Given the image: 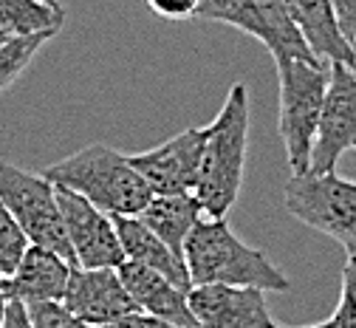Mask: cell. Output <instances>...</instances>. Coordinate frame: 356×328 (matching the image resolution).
<instances>
[{
    "label": "cell",
    "instance_id": "1",
    "mask_svg": "<svg viewBox=\"0 0 356 328\" xmlns=\"http://www.w3.org/2000/svg\"><path fill=\"white\" fill-rule=\"evenodd\" d=\"M249 150V88L232 82L224 105L212 125H207V142L195 178V198L209 218H227L243 190Z\"/></svg>",
    "mask_w": 356,
    "mask_h": 328
},
{
    "label": "cell",
    "instance_id": "2",
    "mask_svg": "<svg viewBox=\"0 0 356 328\" xmlns=\"http://www.w3.org/2000/svg\"><path fill=\"white\" fill-rule=\"evenodd\" d=\"M184 263L193 286L229 283L263 292H289L291 280L269 255L243 244L227 218H201L184 241Z\"/></svg>",
    "mask_w": 356,
    "mask_h": 328
},
{
    "label": "cell",
    "instance_id": "3",
    "mask_svg": "<svg viewBox=\"0 0 356 328\" xmlns=\"http://www.w3.org/2000/svg\"><path fill=\"white\" fill-rule=\"evenodd\" d=\"M51 184L85 196L108 215H139L150 198L153 187L130 164V156L113 150L105 142L85 145L42 170Z\"/></svg>",
    "mask_w": 356,
    "mask_h": 328
},
{
    "label": "cell",
    "instance_id": "4",
    "mask_svg": "<svg viewBox=\"0 0 356 328\" xmlns=\"http://www.w3.org/2000/svg\"><path fill=\"white\" fill-rule=\"evenodd\" d=\"M280 77V119L277 130L291 173L311 170V148L331 82V63L320 57H275Z\"/></svg>",
    "mask_w": 356,
    "mask_h": 328
},
{
    "label": "cell",
    "instance_id": "5",
    "mask_svg": "<svg viewBox=\"0 0 356 328\" xmlns=\"http://www.w3.org/2000/svg\"><path fill=\"white\" fill-rule=\"evenodd\" d=\"M283 204L291 218L334 238L356 255V181L334 173H291L283 187Z\"/></svg>",
    "mask_w": 356,
    "mask_h": 328
},
{
    "label": "cell",
    "instance_id": "6",
    "mask_svg": "<svg viewBox=\"0 0 356 328\" xmlns=\"http://www.w3.org/2000/svg\"><path fill=\"white\" fill-rule=\"evenodd\" d=\"M0 201L17 218L34 247L60 252L74 263L71 244L65 235V221L57 201V184L42 173L23 170L12 162H0Z\"/></svg>",
    "mask_w": 356,
    "mask_h": 328
},
{
    "label": "cell",
    "instance_id": "7",
    "mask_svg": "<svg viewBox=\"0 0 356 328\" xmlns=\"http://www.w3.org/2000/svg\"><path fill=\"white\" fill-rule=\"evenodd\" d=\"M195 17L246 31L260 40L272 57H317L280 0H201Z\"/></svg>",
    "mask_w": 356,
    "mask_h": 328
},
{
    "label": "cell",
    "instance_id": "8",
    "mask_svg": "<svg viewBox=\"0 0 356 328\" xmlns=\"http://www.w3.org/2000/svg\"><path fill=\"white\" fill-rule=\"evenodd\" d=\"M57 201L65 221L74 263L85 269H119L124 263V252L113 215L91 204L85 196L65 190V187H57Z\"/></svg>",
    "mask_w": 356,
    "mask_h": 328
},
{
    "label": "cell",
    "instance_id": "9",
    "mask_svg": "<svg viewBox=\"0 0 356 328\" xmlns=\"http://www.w3.org/2000/svg\"><path fill=\"white\" fill-rule=\"evenodd\" d=\"M356 148V68L331 63V82L311 148V173H334L345 150Z\"/></svg>",
    "mask_w": 356,
    "mask_h": 328
},
{
    "label": "cell",
    "instance_id": "10",
    "mask_svg": "<svg viewBox=\"0 0 356 328\" xmlns=\"http://www.w3.org/2000/svg\"><path fill=\"white\" fill-rule=\"evenodd\" d=\"M204 142L207 127H187L167 142L130 156V164L142 173L153 193H193Z\"/></svg>",
    "mask_w": 356,
    "mask_h": 328
},
{
    "label": "cell",
    "instance_id": "11",
    "mask_svg": "<svg viewBox=\"0 0 356 328\" xmlns=\"http://www.w3.org/2000/svg\"><path fill=\"white\" fill-rule=\"evenodd\" d=\"M198 328H275L266 292L254 286L201 283L187 292Z\"/></svg>",
    "mask_w": 356,
    "mask_h": 328
},
{
    "label": "cell",
    "instance_id": "12",
    "mask_svg": "<svg viewBox=\"0 0 356 328\" xmlns=\"http://www.w3.org/2000/svg\"><path fill=\"white\" fill-rule=\"evenodd\" d=\"M63 306L91 328H105L130 311H139L116 269H85L76 263L71 266Z\"/></svg>",
    "mask_w": 356,
    "mask_h": 328
},
{
    "label": "cell",
    "instance_id": "13",
    "mask_svg": "<svg viewBox=\"0 0 356 328\" xmlns=\"http://www.w3.org/2000/svg\"><path fill=\"white\" fill-rule=\"evenodd\" d=\"M116 272L122 277L127 295L133 297V303L139 306V311H147L153 317L187 325V328H198L190 300H187V292L181 286H175L170 277H164L142 263H133V260H124Z\"/></svg>",
    "mask_w": 356,
    "mask_h": 328
},
{
    "label": "cell",
    "instance_id": "14",
    "mask_svg": "<svg viewBox=\"0 0 356 328\" xmlns=\"http://www.w3.org/2000/svg\"><path fill=\"white\" fill-rule=\"evenodd\" d=\"M71 260L60 252L46 247H29L20 266L9 274V297L20 303H40V300H60L65 297Z\"/></svg>",
    "mask_w": 356,
    "mask_h": 328
},
{
    "label": "cell",
    "instance_id": "15",
    "mask_svg": "<svg viewBox=\"0 0 356 328\" xmlns=\"http://www.w3.org/2000/svg\"><path fill=\"white\" fill-rule=\"evenodd\" d=\"M113 224H116V232H119V244H122L124 260L142 263V266L170 277L172 283L181 286L184 292L193 289V280H190L184 258L175 255L139 215H113Z\"/></svg>",
    "mask_w": 356,
    "mask_h": 328
},
{
    "label": "cell",
    "instance_id": "16",
    "mask_svg": "<svg viewBox=\"0 0 356 328\" xmlns=\"http://www.w3.org/2000/svg\"><path fill=\"white\" fill-rule=\"evenodd\" d=\"M280 3L289 12V17L294 20V26L302 31L305 42L311 45V52H314L320 60L348 63V65L356 63L348 40L339 31L331 0H280Z\"/></svg>",
    "mask_w": 356,
    "mask_h": 328
},
{
    "label": "cell",
    "instance_id": "17",
    "mask_svg": "<svg viewBox=\"0 0 356 328\" xmlns=\"http://www.w3.org/2000/svg\"><path fill=\"white\" fill-rule=\"evenodd\" d=\"M139 218L175 255L184 258V241L193 226L204 218V207L195 193H153L150 204L139 212Z\"/></svg>",
    "mask_w": 356,
    "mask_h": 328
},
{
    "label": "cell",
    "instance_id": "18",
    "mask_svg": "<svg viewBox=\"0 0 356 328\" xmlns=\"http://www.w3.org/2000/svg\"><path fill=\"white\" fill-rule=\"evenodd\" d=\"M65 26L63 3L49 0H0V31L6 37L57 34Z\"/></svg>",
    "mask_w": 356,
    "mask_h": 328
},
{
    "label": "cell",
    "instance_id": "19",
    "mask_svg": "<svg viewBox=\"0 0 356 328\" xmlns=\"http://www.w3.org/2000/svg\"><path fill=\"white\" fill-rule=\"evenodd\" d=\"M54 34H31V37H9L0 42V93H6L20 74L31 65L37 52L51 40Z\"/></svg>",
    "mask_w": 356,
    "mask_h": 328
},
{
    "label": "cell",
    "instance_id": "20",
    "mask_svg": "<svg viewBox=\"0 0 356 328\" xmlns=\"http://www.w3.org/2000/svg\"><path fill=\"white\" fill-rule=\"evenodd\" d=\"M29 247H31V241L23 232V226L9 212V207L0 201V272L9 277L20 266V260H23Z\"/></svg>",
    "mask_w": 356,
    "mask_h": 328
},
{
    "label": "cell",
    "instance_id": "21",
    "mask_svg": "<svg viewBox=\"0 0 356 328\" xmlns=\"http://www.w3.org/2000/svg\"><path fill=\"white\" fill-rule=\"evenodd\" d=\"M26 311H29L34 328H91L88 322H82L74 311H68L60 300L26 303Z\"/></svg>",
    "mask_w": 356,
    "mask_h": 328
},
{
    "label": "cell",
    "instance_id": "22",
    "mask_svg": "<svg viewBox=\"0 0 356 328\" xmlns=\"http://www.w3.org/2000/svg\"><path fill=\"white\" fill-rule=\"evenodd\" d=\"M331 320L337 322V328H356V255H348L342 266L339 303Z\"/></svg>",
    "mask_w": 356,
    "mask_h": 328
},
{
    "label": "cell",
    "instance_id": "23",
    "mask_svg": "<svg viewBox=\"0 0 356 328\" xmlns=\"http://www.w3.org/2000/svg\"><path fill=\"white\" fill-rule=\"evenodd\" d=\"M201 0H147L153 15L164 20H193Z\"/></svg>",
    "mask_w": 356,
    "mask_h": 328
},
{
    "label": "cell",
    "instance_id": "24",
    "mask_svg": "<svg viewBox=\"0 0 356 328\" xmlns=\"http://www.w3.org/2000/svg\"><path fill=\"white\" fill-rule=\"evenodd\" d=\"M331 6H334V15H337V23H339V31L348 40L350 52L356 57V0H331Z\"/></svg>",
    "mask_w": 356,
    "mask_h": 328
},
{
    "label": "cell",
    "instance_id": "25",
    "mask_svg": "<svg viewBox=\"0 0 356 328\" xmlns=\"http://www.w3.org/2000/svg\"><path fill=\"white\" fill-rule=\"evenodd\" d=\"M105 328H187V325H178V322L153 317V314H147V311H130V314L119 317L116 322H111V325H105Z\"/></svg>",
    "mask_w": 356,
    "mask_h": 328
},
{
    "label": "cell",
    "instance_id": "26",
    "mask_svg": "<svg viewBox=\"0 0 356 328\" xmlns=\"http://www.w3.org/2000/svg\"><path fill=\"white\" fill-rule=\"evenodd\" d=\"M0 328H34V325H31V317H29V311H26V303L9 300L6 314H3V325H0Z\"/></svg>",
    "mask_w": 356,
    "mask_h": 328
},
{
    "label": "cell",
    "instance_id": "27",
    "mask_svg": "<svg viewBox=\"0 0 356 328\" xmlns=\"http://www.w3.org/2000/svg\"><path fill=\"white\" fill-rule=\"evenodd\" d=\"M9 277L0 272V325H3V314H6V306H9Z\"/></svg>",
    "mask_w": 356,
    "mask_h": 328
},
{
    "label": "cell",
    "instance_id": "28",
    "mask_svg": "<svg viewBox=\"0 0 356 328\" xmlns=\"http://www.w3.org/2000/svg\"><path fill=\"white\" fill-rule=\"evenodd\" d=\"M275 328H280V325H275ZM305 328H337V322L334 320H325V322H314V325H305Z\"/></svg>",
    "mask_w": 356,
    "mask_h": 328
},
{
    "label": "cell",
    "instance_id": "29",
    "mask_svg": "<svg viewBox=\"0 0 356 328\" xmlns=\"http://www.w3.org/2000/svg\"><path fill=\"white\" fill-rule=\"evenodd\" d=\"M3 40H9V37H6V34H3V31H0V42H3Z\"/></svg>",
    "mask_w": 356,
    "mask_h": 328
},
{
    "label": "cell",
    "instance_id": "30",
    "mask_svg": "<svg viewBox=\"0 0 356 328\" xmlns=\"http://www.w3.org/2000/svg\"><path fill=\"white\" fill-rule=\"evenodd\" d=\"M49 3H60V0H49Z\"/></svg>",
    "mask_w": 356,
    "mask_h": 328
},
{
    "label": "cell",
    "instance_id": "31",
    "mask_svg": "<svg viewBox=\"0 0 356 328\" xmlns=\"http://www.w3.org/2000/svg\"><path fill=\"white\" fill-rule=\"evenodd\" d=\"M353 68H356V65H353Z\"/></svg>",
    "mask_w": 356,
    "mask_h": 328
}]
</instances>
